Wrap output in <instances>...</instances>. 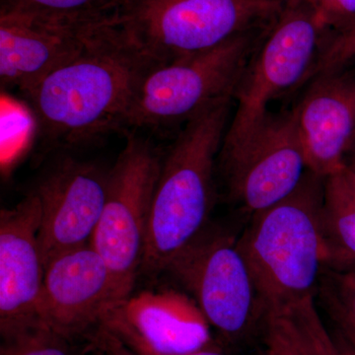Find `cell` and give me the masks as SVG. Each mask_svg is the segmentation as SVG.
I'll use <instances>...</instances> for the list:
<instances>
[{
  "label": "cell",
  "mask_w": 355,
  "mask_h": 355,
  "mask_svg": "<svg viewBox=\"0 0 355 355\" xmlns=\"http://www.w3.org/2000/svg\"><path fill=\"white\" fill-rule=\"evenodd\" d=\"M118 0H1L2 6L69 17L91 18L104 15Z\"/></svg>",
  "instance_id": "cell-21"
},
{
  "label": "cell",
  "mask_w": 355,
  "mask_h": 355,
  "mask_svg": "<svg viewBox=\"0 0 355 355\" xmlns=\"http://www.w3.org/2000/svg\"><path fill=\"white\" fill-rule=\"evenodd\" d=\"M119 303L111 270L91 244L60 254L46 266L40 319L64 338L99 324Z\"/></svg>",
  "instance_id": "cell-14"
},
{
  "label": "cell",
  "mask_w": 355,
  "mask_h": 355,
  "mask_svg": "<svg viewBox=\"0 0 355 355\" xmlns=\"http://www.w3.org/2000/svg\"><path fill=\"white\" fill-rule=\"evenodd\" d=\"M261 355H275V354H273L272 350H270L268 349H266V352H263V354H261Z\"/></svg>",
  "instance_id": "cell-30"
},
{
  "label": "cell",
  "mask_w": 355,
  "mask_h": 355,
  "mask_svg": "<svg viewBox=\"0 0 355 355\" xmlns=\"http://www.w3.org/2000/svg\"><path fill=\"white\" fill-rule=\"evenodd\" d=\"M97 17L53 15L0 4V84L21 94L83 50Z\"/></svg>",
  "instance_id": "cell-11"
},
{
  "label": "cell",
  "mask_w": 355,
  "mask_h": 355,
  "mask_svg": "<svg viewBox=\"0 0 355 355\" xmlns=\"http://www.w3.org/2000/svg\"><path fill=\"white\" fill-rule=\"evenodd\" d=\"M40 198L30 191L0 211V333L8 338L37 324L44 268L39 231Z\"/></svg>",
  "instance_id": "cell-12"
},
{
  "label": "cell",
  "mask_w": 355,
  "mask_h": 355,
  "mask_svg": "<svg viewBox=\"0 0 355 355\" xmlns=\"http://www.w3.org/2000/svg\"><path fill=\"white\" fill-rule=\"evenodd\" d=\"M228 196L250 216L286 198L307 172L295 110L270 112L242 148L217 159Z\"/></svg>",
  "instance_id": "cell-9"
},
{
  "label": "cell",
  "mask_w": 355,
  "mask_h": 355,
  "mask_svg": "<svg viewBox=\"0 0 355 355\" xmlns=\"http://www.w3.org/2000/svg\"><path fill=\"white\" fill-rule=\"evenodd\" d=\"M69 338L44 324L2 338L0 355H76Z\"/></svg>",
  "instance_id": "cell-20"
},
{
  "label": "cell",
  "mask_w": 355,
  "mask_h": 355,
  "mask_svg": "<svg viewBox=\"0 0 355 355\" xmlns=\"http://www.w3.org/2000/svg\"><path fill=\"white\" fill-rule=\"evenodd\" d=\"M275 23L236 35L193 57L149 70L133 98L125 132L181 130L209 105L234 98L250 60Z\"/></svg>",
  "instance_id": "cell-5"
},
{
  "label": "cell",
  "mask_w": 355,
  "mask_h": 355,
  "mask_svg": "<svg viewBox=\"0 0 355 355\" xmlns=\"http://www.w3.org/2000/svg\"><path fill=\"white\" fill-rule=\"evenodd\" d=\"M324 309L340 333L355 336V263H329L318 282Z\"/></svg>",
  "instance_id": "cell-17"
},
{
  "label": "cell",
  "mask_w": 355,
  "mask_h": 355,
  "mask_svg": "<svg viewBox=\"0 0 355 355\" xmlns=\"http://www.w3.org/2000/svg\"><path fill=\"white\" fill-rule=\"evenodd\" d=\"M324 179L307 170L291 195L252 216L238 238L266 314L314 296L333 261L323 221Z\"/></svg>",
  "instance_id": "cell-3"
},
{
  "label": "cell",
  "mask_w": 355,
  "mask_h": 355,
  "mask_svg": "<svg viewBox=\"0 0 355 355\" xmlns=\"http://www.w3.org/2000/svg\"><path fill=\"white\" fill-rule=\"evenodd\" d=\"M355 67V17L347 24L324 33L314 64L301 88L318 77Z\"/></svg>",
  "instance_id": "cell-18"
},
{
  "label": "cell",
  "mask_w": 355,
  "mask_h": 355,
  "mask_svg": "<svg viewBox=\"0 0 355 355\" xmlns=\"http://www.w3.org/2000/svg\"><path fill=\"white\" fill-rule=\"evenodd\" d=\"M109 171L67 153L46 167L33 190L41 202L40 249L44 268L53 259L91 244L106 200Z\"/></svg>",
  "instance_id": "cell-10"
},
{
  "label": "cell",
  "mask_w": 355,
  "mask_h": 355,
  "mask_svg": "<svg viewBox=\"0 0 355 355\" xmlns=\"http://www.w3.org/2000/svg\"><path fill=\"white\" fill-rule=\"evenodd\" d=\"M153 67L105 15L98 17L83 50L21 94L37 146L64 153L125 132L133 98Z\"/></svg>",
  "instance_id": "cell-1"
},
{
  "label": "cell",
  "mask_w": 355,
  "mask_h": 355,
  "mask_svg": "<svg viewBox=\"0 0 355 355\" xmlns=\"http://www.w3.org/2000/svg\"><path fill=\"white\" fill-rule=\"evenodd\" d=\"M165 272L193 294L210 326L226 342L243 343L263 330L265 307L234 235L205 229Z\"/></svg>",
  "instance_id": "cell-8"
},
{
  "label": "cell",
  "mask_w": 355,
  "mask_h": 355,
  "mask_svg": "<svg viewBox=\"0 0 355 355\" xmlns=\"http://www.w3.org/2000/svg\"><path fill=\"white\" fill-rule=\"evenodd\" d=\"M322 35L316 15L306 2L286 0L238 84L233 98L236 111L218 157L236 153L252 139L270 113L272 100L301 89L314 64Z\"/></svg>",
  "instance_id": "cell-6"
},
{
  "label": "cell",
  "mask_w": 355,
  "mask_h": 355,
  "mask_svg": "<svg viewBox=\"0 0 355 355\" xmlns=\"http://www.w3.org/2000/svg\"><path fill=\"white\" fill-rule=\"evenodd\" d=\"M335 340L343 355H355L354 345L345 340L340 334H336Z\"/></svg>",
  "instance_id": "cell-25"
},
{
  "label": "cell",
  "mask_w": 355,
  "mask_h": 355,
  "mask_svg": "<svg viewBox=\"0 0 355 355\" xmlns=\"http://www.w3.org/2000/svg\"><path fill=\"white\" fill-rule=\"evenodd\" d=\"M232 97L209 105L179 130L164 150L149 216L141 270L165 272L205 230L216 200L217 159Z\"/></svg>",
  "instance_id": "cell-2"
},
{
  "label": "cell",
  "mask_w": 355,
  "mask_h": 355,
  "mask_svg": "<svg viewBox=\"0 0 355 355\" xmlns=\"http://www.w3.org/2000/svg\"><path fill=\"white\" fill-rule=\"evenodd\" d=\"M263 331L266 349L275 355H312L286 310L268 313Z\"/></svg>",
  "instance_id": "cell-22"
},
{
  "label": "cell",
  "mask_w": 355,
  "mask_h": 355,
  "mask_svg": "<svg viewBox=\"0 0 355 355\" xmlns=\"http://www.w3.org/2000/svg\"><path fill=\"white\" fill-rule=\"evenodd\" d=\"M314 11L323 33L338 29L355 17V0H303Z\"/></svg>",
  "instance_id": "cell-23"
},
{
  "label": "cell",
  "mask_w": 355,
  "mask_h": 355,
  "mask_svg": "<svg viewBox=\"0 0 355 355\" xmlns=\"http://www.w3.org/2000/svg\"><path fill=\"white\" fill-rule=\"evenodd\" d=\"M323 221L331 263H355V198L343 170L324 179Z\"/></svg>",
  "instance_id": "cell-16"
},
{
  "label": "cell",
  "mask_w": 355,
  "mask_h": 355,
  "mask_svg": "<svg viewBox=\"0 0 355 355\" xmlns=\"http://www.w3.org/2000/svg\"><path fill=\"white\" fill-rule=\"evenodd\" d=\"M343 174L355 198V171H352L349 168L343 167Z\"/></svg>",
  "instance_id": "cell-27"
},
{
  "label": "cell",
  "mask_w": 355,
  "mask_h": 355,
  "mask_svg": "<svg viewBox=\"0 0 355 355\" xmlns=\"http://www.w3.org/2000/svg\"><path fill=\"white\" fill-rule=\"evenodd\" d=\"M99 324L137 354L180 355L212 347L210 324L197 302L174 291L130 296Z\"/></svg>",
  "instance_id": "cell-13"
},
{
  "label": "cell",
  "mask_w": 355,
  "mask_h": 355,
  "mask_svg": "<svg viewBox=\"0 0 355 355\" xmlns=\"http://www.w3.org/2000/svg\"><path fill=\"white\" fill-rule=\"evenodd\" d=\"M286 0H118L105 14L154 67L209 51L272 24Z\"/></svg>",
  "instance_id": "cell-4"
},
{
  "label": "cell",
  "mask_w": 355,
  "mask_h": 355,
  "mask_svg": "<svg viewBox=\"0 0 355 355\" xmlns=\"http://www.w3.org/2000/svg\"><path fill=\"white\" fill-rule=\"evenodd\" d=\"M338 333L340 334V335H342L343 338H345V340H349V342L352 343V345H354L355 347V336L343 335V334L340 333V331H338Z\"/></svg>",
  "instance_id": "cell-29"
},
{
  "label": "cell",
  "mask_w": 355,
  "mask_h": 355,
  "mask_svg": "<svg viewBox=\"0 0 355 355\" xmlns=\"http://www.w3.org/2000/svg\"><path fill=\"white\" fill-rule=\"evenodd\" d=\"M93 343L102 355H139L121 342L118 336L100 326L97 333L93 338Z\"/></svg>",
  "instance_id": "cell-24"
},
{
  "label": "cell",
  "mask_w": 355,
  "mask_h": 355,
  "mask_svg": "<svg viewBox=\"0 0 355 355\" xmlns=\"http://www.w3.org/2000/svg\"><path fill=\"white\" fill-rule=\"evenodd\" d=\"M291 317L312 355H343L320 316L314 296L303 299L284 309Z\"/></svg>",
  "instance_id": "cell-19"
},
{
  "label": "cell",
  "mask_w": 355,
  "mask_h": 355,
  "mask_svg": "<svg viewBox=\"0 0 355 355\" xmlns=\"http://www.w3.org/2000/svg\"><path fill=\"white\" fill-rule=\"evenodd\" d=\"M139 355H159L155 354H151V352H144V354H139ZM180 355H224L219 352L218 349H214V347H207V349H202L200 350H196V352H189V354H180Z\"/></svg>",
  "instance_id": "cell-26"
},
{
  "label": "cell",
  "mask_w": 355,
  "mask_h": 355,
  "mask_svg": "<svg viewBox=\"0 0 355 355\" xmlns=\"http://www.w3.org/2000/svg\"><path fill=\"white\" fill-rule=\"evenodd\" d=\"M109 170L106 200L91 246L111 270L119 302L127 300L141 270L154 191L164 150L137 130Z\"/></svg>",
  "instance_id": "cell-7"
},
{
  "label": "cell",
  "mask_w": 355,
  "mask_h": 355,
  "mask_svg": "<svg viewBox=\"0 0 355 355\" xmlns=\"http://www.w3.org/2000/svg\"><path fill=\"white\" fill-rule=\"evenodd\" d=\"M345 167L355 171V146L345 159Z\"/></svg>",
  "instance_id": "cell-28"
},
{
  "label": "cell",
  "mask_w": 355,
  "mask_h": 355,
  "mask_svg": "<svg viewBox=\"0 0 355 355\" xmlns=\"http://www.w3.org/2000/svg\"><path fill=\"white\" fill-rule=\"evenodd\" d=\"M294 107L309 171L327 178L342 171L355 146V67L307 84Z\"/></svg>",
  "instance_id": "cell-15"
}]
</instances>
